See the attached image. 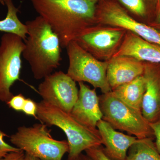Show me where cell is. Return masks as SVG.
<instances>
[{"label":"cell","mask_w":160,"mask_h":160,"mask_svg":"<svg viewBox=\"0 0 160 160\" xmlns=\"http://www.w3.org/2000/svg\"><path fill=\"white\" fill-rule=\"evenodd\" d=\"M6 136H8L7 135L0 130V159L6 156L9 152L21 150L18 148L10 146L5 142L4 138Z\"/></svg>","instance_id":"21"},{"label":"cell","mask_w":160,"mask_h":160,"mask_svg":"<svg viewBox=\"0 0 160 160\" xmlns=\"http://www.w3.org/2000/svg\"><path fill=\"white\" fill-rule=\"evenodd\" d=\"M0 2H1V3H2L3 2V1L2 0H0Z\"/></svg>","instance_id":"30"},{"label":"cell","mask_w":160,"mask_h":160,"mask_svg":"<svg viewBox=\"0 0 160 160\" xmlns=\"http://www.w3.org/2000/svg\"><path fill=\"white\" fill-rule=\"evenodd\" d=\"M107 78L112 91L142 75L145 65L133 58L113 57L108 62Z\"/></svg>","instance_id":"14"},{"label":"cell","mask_w":160,"mask_h":160,"mask_svg":"<svg viewBox=\"0 0 160 160\" xmlns=\"http://www.w3.org/2000/svg\"><path fill=\"white\" fill-rule=\"evenodd\" d=\"M146 90V81L143 75L112 90L115 95L135 109L142 111L143 97Z\"/></svg>","instance_id":"16"},{"label":"cell","mask_w":160,"mask_h":160,"mask_svg":"<svg viewBox=\"0 0 160 160\" xmlns=\"http://www.w3.org/2000/svg\"><path fill=\"white\" fill-rule=\"evenodd\" d=\"M69 60L67 74L75 82H86L103 93L112 91L107 78L108 62L98 61L76 41L66 46Z\"/></svg>","instance_id":"6"},{"label":"cell","mask_w":160,"mask_h":160,"mask_svg":"<svg viewBox=\"0 0 160 160\" xmlns=\"http://www.w3.org/2000/svg\"><path fill=\"white\" fill-rule=\"evenodd\" d=\"M26 100V98L24 96L22 93H20L17 95L13 96L11 99L6 103L9 107L13 109L15 111L22 112Z\"/></svg>","instance_id":"22"},{"label":"cell","mask_w":160,"mask_h":160,"mask_svg":"<svg viewBox=\"0 0 160 160\" xmlns=\"http://www.w3.org/2000/svg\"><path fill=\"white\" fill-rule=\"evenodd\" d=\"M93 160L88 156L87 155H85L83 154L82 153L76 157L70 160Z\"/></svg>","instance_id":"26"},{"label":"cell","mask_w":160,"mask_h":160,"mask_svg":"<svg viewBox=\"0 0 160 160\" xmlns=\"http://www.w3.org/2000/svg\"><path fill=\"white\" fill-rule=\"evenodd\" d=\"M99 101L102 119L114 129L126 132L138 139L154 138L150 124L142 111L124 102L112 91L103 93Z\"/></svg>","instance_id":"5"},{"label":"cell","mask_w":160,"mask_h":160,"mask_svg":"<svg viewBox=\"0 0 160 160\" xmlns=\"http://www.w3.org/2000/svg\"><path fill=\"white\" fill-rule=\"evenodd\" d=\"M149 124L155 138V144L160 153V118L153 122L149 123Z\"/></svg>","instance_id":"24"},{"label":"cell","mask_w":160,"mask_h":160,"mask_svg":"<svg viewBox=\"0 0 160 160\" xmlns=\"http://www.w3.org/2000/svg\"><path fill=\"white\" fill-rule=\"evenodd\" d=\"M102 21L107 25L127 29L149 42L160 46V31L134 20L117 4L107 5L102 12Z\"/></svg>","instance_id":"9"},{"label":"cell","mask_w":160,"mask_h":160,"mask_svg":"<svg viewBox=\"0 0 160 160\" xmlns=\"http://www.w3.org/2000/svg\"><path fill=\"white\" fill-rule=\"evenodd\" d=\"M38 91L43 101L68 112H71L79 92L75 81L62 71L46 77Z\"/></svg>","instance_id":"8"},{"label":"cell","mask_w":160,"mask_h":160,"mask_svg":"<svg viewBox=\"0 0 160 160\" xmlns=\"http://www.w3.org/2000/svg\"><path fill=\"white\" fill-rule=\"evenodd\" d=\"M104 145L105 153L112 160H126L127 152L132 145L135 142L137 138L117 131L103 119L97 125Z\"/></svg>","instance_id":"13"},{"label":"cell","mask_w":160,"mask_h":160,"mask_svg":"<svg viewBox=\"0 0 160 160\" xmlns=\"http://www.w3.org/2000/svg\"><path fill=\"white\" fill-rule=\"evenodd\" d=\"M38 104L30 98H26L22 112L26 115L37 119Z\"/></svg>","instance_id":"23"},{"label":"cell","mask_w":160,"mask_h":160,"mask_svg":"<svg viewBox=\"0 0 160 160\" xmlns=\"http://www.w3.org/2000/svg\"><path fill=\"white\" fill-rule=\"evenodd\" d=\"M28 36L22 56L29 63L36 80L44 79L60 65L62 58L59 38L42 17L28 21Z\"/></svg>","instance_id":"2"},{"label":"cell","mask_w":160,"mask_h":160,"mask_svg":"<svg viewBox=\"0 0 160 160\" xmlns=\"http://www.w3.org/2000/svg\"><path fill=\"white\" fill-rule=\"evenodd\" d=\"M25 160H42L38 158L34 157L30 155L27 154L25 153Z\"/></svg>","instance_id":"27"},{"label":"cell","mask_w":160,"mask_h":160,"mask_svg":"<svg viewBox=\"0 0 160 160\" xmlns=\"http://www.w3.org/2000/svg\"><path fill=\"white\" fill-rule=\"evenodd\" d=\"M78 83V96L70 113L84 126L96 129L98 122L103 117L99 97L95 88L91 89L83 82Z\"/></svg>","instance_id":"10"},{"label":"cell","mask_w":160,"mask_h":160,"mask_svg":"<svg viewBox=\"0 0 160 160\" xmlns=\"http://www.w3.org/2000/svg\"><path fill=\"white\" fill-rule=\"evenodd\" d=\"M85 152L86 154L93 160H112L105 153L102 146L90 148Z\"/></svg>","instance_id":"20"},{"label":"cell","mask_w":160,"mask_h":160,"mask_svg":"<svg viewBox=\"0 0 160 160\" xmlns=\"http://www.w3.org/2000/svg\"><path fill=\"white\" fill-rule=\"evenodd\" d=\"M123 35L121 29H95L90 27L82 32L74 41L93 55L114 49Z\"/></svg>","instance_id":"11"},{"label":"cell","mask_w":160,"mask_h":160,"mask_svg":"<svg viewBox=\"0 0 160 160\" xmlns=\"http://www.w3.org/2000/svg\"><path fill=\"white\" fill-rule=\"evenodd\" d=\"M157 22L158 23L159 25H160V8L159 9L158 12Z\"/></svg>","instance_id":"28"},{"label":"cell","mask_w":160,"mask_h":160,"mask_svg":"<svg viewBox=\"0 0 160 160\" xmlns=\"http://www.w3.org/2000/svg\"><path fill=\"white\" fill-rule=\"evenodd\" d=\"M37 104L38 119L46 126H57L65 132L69 146L68 160L74 158L87 149L102 146L97 128L84 126L70 112L43 100Z\"/></svg>","instance_id":"3"},{"label":"cell","mask_w":160,"mask_h":160,"mask_svg":"<svg viewBox=\"0 0 160 160\" xmlns=\"http://www.w3.org/2000/svg\"><path fill=\"white\" fill-rule=\"evenodd\" d=\"M25 152L22 150L12 152L0 160H25Z\"/></svg>","instance_id":"25"},{"label":"cell","mask_w":160,"mask_h":160,"mask_svg":"<svg viewBox=\"0 0 160 160\" xmlns=\"http://www.w3.org/2000/svg\"><path fill=\"white\" fill-rule=\"evenodd\" d=\"M153 138L137 139L129 148L126 160H160Z\"/></svg>","instance_id":"18"},{"label":"cell","mask_w":160,"mask_h":160,"mask_svg":"<svg viewBox=\"0 0 160 160\" xmlns=\"http://www.w3.org/2000/svg\"><path fill=\"white\" fill-rule=\"evenodd\" d=\"M146 81L142 112L149 123L160 118V66L145 65L143 74Z\"/></svg>","instance_id":"12"},{"label":"cell","mask_w":160,"mask_h":160,"mask_svg":"<svg viewBox=\"0 0 160 160\" xmlns=\"http://www.w3.org/2000/svg\"><path fill=\"white\" fill-rule=\"evenodd\" d=\"M7 8L6 17L0 20V32L18 35L25 42L28 35V29L18 16L19 9L15 6L12 0H3Z\"/></svg>","instance_id":"17"},{"label":"cell","mask_w":160,"mask_h":160,"mask_svg":"<svg viewBox=\"0 0 160 160\" xmlns=\"http://www.w3.org/2000/svg\"><path fill=\"white\" fill-rule=\"evenodd\" d=\"M158 8L160 9V0H158Z\"/></svg>","instance_id":"29"},{"label":"cell","mask_w":160,"mask_h":160,"mask_svg":"<svg viewBox=\"0 0 160 160\" xmlns=\"http://www.w3.org/2000/svg\"><path fill=\"white\" fill-rule=\"evenodd\" d=\"M120 2L134 14L144 16L146 14V6L144 0H119Z\"/></svg>","instance_id":"19"},{"label":"cell","mask_w":160,"mask_h":160,"mask_svg":"<svg viewBox=\"0 0 160 160\" xmlns=\"http://www.w3.org/2000/svg\"><path fill=\"white\" fill-rule=\"evenodd\" d=\"M25 42L15 34L5 33L0 42V101L7 103L13 96L11 87L20 79Z\"/></svg>","instance_id":"7"},{"label":"cell","mask_w":160,"mask_h":160,"mask_svg":"<svg viewBox=\"0 0 160 160\" xmlns=\"http://www.w3.org/2000/svg\"><path fill=\"white\" fill-rule=\"evenodd\" d=\"M159 26H159V27H160V25H159Z\"/></svg>","instance_id":"31"},{"label":"cell","mask_w":160,"mask_h":160,"mask_svg":"<svg viewBox=\"0 0 160 160\" xmlns=\"http://www.w3.org/2000/svg\"><path fill=\"white\" fill-rule=\"evenodd\" d=\"M99 0H30L36 11L51 26L62 48L87 28L95 18Z\"/></svg>","instance_id":"1"},{"label":"cell","mask_w":160,"mask_h":160,"mask_svg":"<svg viewBox=\"0 0 160 160\" xmlns=\"http://www.w3.org/2000/svg\"><path fill=\"white\" fill-rule=\"evenodd\" d=\"M47 126L43 123L21 126L10 136V142L25 153L40 159L62 160L69 152L68 142L54 139Z\"/></svg>","instance_id":"4"},{"label":"cell","mask_w":160,"mask_h":160,"mask_svg":"<svg viewBox=\"0 0 160 160\" xmlns=\"http://www.w3.org/2000/svg\"><path fill=\"white\" fill-rule=\"evenodd\" d=\"M118 56L129 57L140 62L160 64V46L129 32L114 55Z\"/></svg>","instance_id":"15"}]
</instances>
